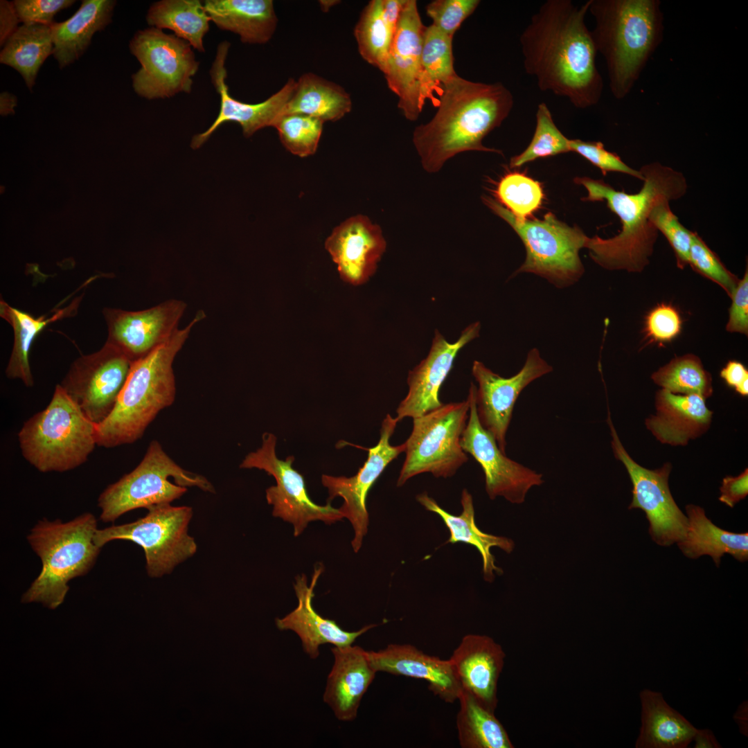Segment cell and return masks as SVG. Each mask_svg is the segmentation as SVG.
I'll list each match as a JSON object with an SVG mask.
<instances>
[{"instance_id": "1", "label": "cell", "mask_w": 748, "mask_h": 748, "mask_svg": "<svg viewBox=\"0 0 748 748\" xmlns=\"http://www.w3.org/2000/svg\"><path fill=\"white\" fill-rule=\"evenodd\" d=\"M589 0H547L519 36L523 66L542 91L567 98L577 109L597 105L603 80L597 50L587 26Z\"/></svg>"}, {"instance_id": "2", "label": "cell", "mask_w": 748, "mask_h": 748, "mask_svg": "<svg viewBox=\"0 0 748 748\" xmlns=\"http://www.w3.org/2000/svg\"><path fill=\"white\" fill-rule=\"evenodd\" d=\"M643 184L636 193L615 190L603 180L576 177L587 195L584 201H605L607 206L621 222L615 236L587 237L585 248L591 259L607 270L641 272L650 262L658 231L650 221L652 208L660 201L676 200L686 193V177L679 171L659 162L643 165L640 169Z\"/></svg>"}, {"instance_id": "3", "label": "cell", "mask_w": 748, "mask_h": 748, "mask_svg": "<svg viewBox=\"0 0 748 748\" xmlns=\"http://www.w3.org/2000/svg\"><path fill=\"white\" fill-rule=\"evenodd\" d=\"M443 86L435 115L413 133L422 168L438 172L449 159L467 151L501 154L483 145V141L510 114L514 105L511 91L501 82H473L458 75Z\"/></svg>"}, {"instance_id": "4", "label": "cell", "mask_w": 748, "mask_h": 748, "mask_svg": "<svg viewBox=\"0 0 748 748\" xmlns=\"http://www.w3.org/2000/svg\"><path fill=\"white\" fill-rule=\"evenodd\" d=\"M658 0H589L591 30L606 64L611 93L625 98L663 39L664 18Z\"/></svg>"}, {"instance_id": "5", "label": "cell", "mask_w": 748, "mask_h": 748, "mask_svg": "<svg viewBox=\"0 0 748 748\" xmlns=\"http://www.w3.org/2000/svg\"><path fill=\"white\" fill-rule=\"evenodd\" d=\"M206 314L199 310L190 322L164 344L133 362L111 413L96 425L98 446L112 448L140 439L150 424L176 395L174 359L195 325Z\"/></svg>"}, {"instance_id": "6", "label": "cell", "mask_w": 748, "mask_h": 748, "mask_svg": "<svg viewBox=\"0 0 748 748\" xmlns=\"http://www.w3.org/2000/svg\"><path fill=\"white\" fill-rule=\"evenodd\" d=\"M98 529L97 519L91 513L66 522L39 521L27 540L40 558L42 569L21 602L39 603L51 609L60 606L69 589L68 582L87 574L96 562L101 549L94 542Z\"/></svg>"}, {"instance_id": "7", "label": "cell", "mask_w": 748, "mask_h": 748, "mask_svg": "<svg viewBox=\"0 0 748 748\" xmlns=\"http://www.w3.org/2000/svg\"><path fill=\"white\" fill-rule=\"evenodd\" d=\"M96 425L58 384L47 407L18 432L24 458L41 472H63L85 463L97 445Z\"/></svg>"}, {"instance_id": "8", "label": "cell", "mask_w": 748, "mask_h": 748, "mask_svg": "<svg viewBox=\"0 0 748 748\" xmlns=\"http://www.w3.org/2000/svg\"><path fill=\"white\" fill-rule=\"evenodd\" d=\"M482 200L513 228L525 247V260L513 276L533 274L559 289L580 279L585 268L579 252L588 237L582 229L559 220L551 212L542 219L520 218L490 196L483 195Z\"/></svg>"}, {"instance_id": "9", "label": "cell", "mask_w": 748, "mask_h": 748, "mask_svg": "<svg viewBox=\"0 0 748 748\" xmlns=\"http://www.w3.org/2000/svg\"><path fill=\"white\" fill-rule=\"evenodd\" d=\"M193 486L215 492L206 477L183 469L154 440L139 464L100 495V519L112 522L134 509L170 504L184 495L187 487Z\"/></svg>"}, {"instance_id": "10", "label": "cell", "mask_w": 748, "mask_h": 748, "mask_svg": "<svg viewBox=\"0 0 748 748\" xmlns=\"http://www.w3.org/2000/svg\"><path fill=\"white\" fill-rule=\"evenodd\" d=\"M470 411V401L443 404L413 418V429L405 444V459L397 486L428 472L436 478L452 477L468 460L460 440Z\"/></svg>"}, {"instance_id": "11", "label": "cell", "mask_w": 748, "mask_h": 748, "mask_svg": "<svg viewBox=\"0 0 748 748\" xmlns=\"http://www.w3.org/2000/svg\"><path fill=\"white\" fill-rule=\"evenodd\" d=\"M148 510L143 517L134 522L98 529L94 542L100 548L116 540L138 544L144 551L148 576L159 578L197 551L194 538L188 534L193 509L161 504Z\"/></svg>"}, {"instance_id": "12", "label": "cell", "mask_w": 748, "mask_h": 748, "mask_svg": "<svg viewBox=\"0 0 748 748\" xmlns=\"http://www.w3.org/2000/svg\"><path fill=\"white\" fill-rule=\"evenodd\" d=\"M130 50L141 66L132 76L139 96L152 100L191 91L199 62L186 41L152 27L135 33Z\"/></svg>"}, {"instance_id": "13", "label": "cell", "mask_w": 748, "mask_h": 748, "mask_svg": "<svg viewBox=\"0 0 748 748\" xmlns=\"http://www.w3.org/2000/svg\"><path fill=\"white\" fill-rule=\"evenodd\" d=\"M262 445L249 453L240 465L241 468H258L273 476L276 486L266 490L267 503L273 506L272 515L293 525L294 535L299 536L309 522L320 520L332 524L344 518L339 508L330 503L320 506L309 497L304 478L292 467L293 456L285 460L276 454L277 438L274 434L265 432Z\"/></svg>"}, {"instance_id": "14", "label": "cell", "mask_w": 748, "mask_h": 748, "mask_svg": "<svg viewBox=\"0 0 748 748\" xmlns=\"http://www.w3.org/2000/svg\"><path fill=\"white\" fill-rule=\"evenodd\" d=\"M607 422L614 456L623 463L633 486L632 501L628 509L639 508L645 513L650 524L649 533L657 544L668 546L682 541L686 534L688 519L675 503L668 486L671 465L666 463L654 470L642 467L622 445L609 410Z\"/></svg>"}, {"instance_id": "15", "label": "cell", "mask_w": 748, "mask_h": 748, "mask_svg": "<svg viewBox=\"0 0 748 748\" xmlns=\"http://www.w3.org/2000/svg\"><path fill=\"white\" fill-rule=\"evenodd\" d=\"M132 364L105 342L98 351L75 359L59 384L91 422L99 424L115 407Z\"/></svg>"}, {"instance_id": "16", "label": "cell", "mask_w": 748, "mask_h": 748, "mask_svg": "<svg viewBox=\"0 0 748 748\" xmlns=\"http://www.w3.org/2000/svg\"><path fill=\"white\" fill-rule=\"evenodd\" d=\"M476 389L475 384L471 382L467 396L470 413L461 437V446L481 465L490 499L501 496L510 503L522 504L532 487L544 482L542 475L509 458L500 450L493 436L479 422Z\"/></svg>"}, {"instance_id": "17", "label": "cell", "mask_w": 748, "mask_h": 748, "mask_svg": "<svg viewBox=\"0 0 748 748\" xmlns=\"http://www.w3.org/2000/svg\"><path fill=\"white\" fill-rule=\"evenodd\" d=\"M552 371L553 367L536 348L528 351L523 367L510 377H503L482 362L474 361L472 373L478 383L475 393L477 416L503 453L506 454V434L519 394L532 382Z\"/></svg>"}, {"instance_id": "18", "label": "cell", "mask_w": 748, "mask_h": 748, "mask_svg": "<svg viewBox=\"0 0 748 748\" xmlns=\"http://www.w3.org/2000/svg\"><path fill=\"white\" fill-rule=\"evenodd\" d=\"M398 420L388 413L382 422L380 436L377 444L371 448H364L368 453L367 460L353 477L321 476V483L328 488V502L336 497H341L343 504L339 508L344 518L350 522L354 530L351 542L354 552L357 553L362 545L369 524L366 499L368 491L386 467L398 456L404 452V443L391 445L390 438L394 433Z\"/></svg>"}, {"instance_id": "19", "label": "cell", "mask_w": 748, "mask_h": 748, "mask_svg": "<svg viewBox=\"0 0 748 748\" xmlns=\"http://www.w3.org/2000/svg\"><path fill=\"white\" fill-rule=\"evenodd\" d=\"M186 306L181 300L169 299L139 311L105 308L102 312L107 328L106 342L134 362L166 342L177 332Z\"/></svg>"}, {"instance_id": "20", "label": "cell", "mask_w": 748, "mask_h": 748, "mask_svg": "<svg viewBox=\"0 0 748 748\" xmlns=\"http://www.w3.org/2000/svg\"><path fill=\"white\" fill-rule=\"evenodd\" d=\"M425 26L417 1L407 0L402 10L384 73L398 97V108L411 121L417 120L425 102L421 96V51Z\"/></svg>"}, {"instance_id": "21", "label": "cell", "mask_w": 748, "mask_h": 748, "mask_svg": "<svg viewBox=\"0 0 748 748\" xmlns=\"http://www.w3.org/2000/svg\"><path fill=\"white\" fill-rule=\"evenodd\" d=\"M480 329L479 321L472 323L453 343L448 342L438 331L435 332L427 357L408 373L409 390L396 409L398 422L405 418L422 416L443 404L439 398L440 389L460 350L479 337Z\"/></svg>"}, {"instance_id": "22", "label": "cell", "mask_w": 748, "mask_h": 748, "mask_svg": "<svg viewBox=\"0 0 748 748\" xmlns=\"http://www.w3.org/2000/svg\"><path fill=\"white\" fill-rule=\"evenodd\" d=\"M229 46L226 41L220 44L210 71L212 83L220 96V112L208 130L193 136L191 142L193 149L203 145L224 123H238L247 137L265 127H273L283 115L286 105L294 90L296 81L290 79L283 88L264 102L250 104L233 98L229 94L226 83L227 73L225 62Z\"/></svg>"}, {"instance_id": "23", "label": "cell", "mask_w": 748, "mask_h": 748, "mask_svg": "<svg viewBox=\"0 0 748 748\" xmlns=\"http://www.w3.org/2000/svg\"><path fill=\"white\" fill-rule=\"evenodd\" d=\"M325 247L341 280L357 286L374 274L386 242L380 226L358 214L337 226L327 238Z\"/></svg>"}, {"instance_id": "24", "label": "cell", "mask_w": 748, "mask_h": 748, "mask_svg": "<svg viewBox=\"0 0 748 748\" xmlns=\"http://www.w3.org/2000/svg\"><path fill=\"white\" fill-rule=\"evenodd\" d=\"M506 654L499 644L486 635H465L449 659L461 689L483 707L495 713L497 684Z\"/></svg>"}, {"instance_id": "25", "label": "cell", "mask_w": 748, "mask_h": 748, "mask_svg": "<svg viewBox=\"0 0 748 748\" xmlns=\"http://www.w3.org/2000/svg\"><path fill=\"white\" fill-rule=\"evenodd\" d=\"M323 571V565L314 567L310 585L304 573L296 576L294 588L298 605L283 618H276V625L279 630H292L299 636L304 651L312 659L319 656V647L321 645L331 643L338 647L350 645L357 637L377 626L376 624H371L356 632H347L342 630L335 621L322 617L314 609V589Z\"/></svg>"}, {"instance_id": "26", "label": "cell", "mask_w": 748, "mask_h": 748, "mask_svg": "<svg viewBox=\"0 0 748 748\" xmlns=\"http://www.w3.org/2000/svg\"><path fill=\"white\" fill-rule=\"evenodd\" d=\"M367 654L376 672L424 679L429 689L444 702L458 700L461 686L449 659L429 655L411 644H389Z\"/></svg>"}, {"instance_id": "27", "label": "cell", "mask_w": 748, "mask_h": 748, "mask_svg": "<svg viewBox=\"0 0 748 748\" xmlns=\"http://www.w3.org/2000/svg\"><path fill=\"white\" fill-rule=\"evenodd\" d=\"M331 650L335 663L328 677L323 700L337 719L350 721L357 717L362 698L377 672L367 651L359 646H335Z\"/></svg>"}, {"instance_id": "28", "label": "cell", "mask_w": 748, "mask_h": 748, "mask_svg": "<svg viewBox=\"0 0 748 748\" xmlns=\"http://www.w3.org/2000/svg\"><path fill=\"white\" fill-rule=\"evenodd\" d=\"M697 394H674L666 389L656 393V414L645 420L646 427L662 443L686 445L706 432L713 411Z\"/></svg>"}, {"instance_id": "29", "label": "cell", "mask_w": 748, "mask_h": 748, "mask_svg": "<svg viewBox=\"0 0 748 748\" xmlns=\"http://www.w3.org/2000/svg\"><path fill=\"white\" fill-rule=\"evenodd\" d=\"M116 4L114 0H83L71 17L51 25L53 55L60 69L73 64L85 53L94 34L112 22Z\"/></svg>"}, {"instance_id": "30", "label": "cell", "mask_w": 748, "mask_h": 748, "mask_svg": "<svg viewBox=\"0 0 748 748\" xmlns=\"http://www.w3.org/2000/svg\"><path fill=\"white\" fill-rule=\"evenodd\" d=\"M416 500L426 510L436 513L443 520L450 533L447 542H464L477 548L482 558L485 580L491 582L495 573L502 574L501 569L495 565V560L490 549L496 546L510 553L514 549V542L505 537L483 533L477 527L474 519L472 496L467 489H463L461 493V504L463 510L459 515H454L447 512L427 492L418 495Z\"/></svg>"}, {"instance_id": "31", "label": "cell", "mask_w": 748, "mask_h": 748, "mask_svg": "<svg viewBox=\"0 0 748 748\" xmlns=\"http://www.w3.org/2000/svg\"><path fill=\"white\" fill-rule=\"evenodd\" d=\"M641 726L636 748H686L693 741L695 728L673 709L663 695L654 691H641Z\"/></svg>"}, {"instance_id": "32", "label": "cell", "mask_w": 748, "mask_h": 748, "mask_svg": "<svg viewBox=\"0 0 748 748\" xmlns=\"http://www.w3.org/2000/svg\"><path fill=\"white\" fill-rule=\"evenodd\" d=\"M205 10L218 28L237 33L242 42L264 44L277 24L271 0H206Z\"/></svg>"}, {"instance_id": "33", "label": "cell", "mask_w": 748, "mask_h": 748, "mask_svg": "<svg viewBox=\"0 0 748 748\" xmlns=\"http://www.w3.org/2000/svg\"><path fill=\"white\" fill-rule=\"evenodd\" d=\"M406 0H372L354 29L359 53L368 64L386 71L397 25Z\"/></svg>"}, {"instance_id": "34", "label": "cell", "mask_w": 748, "mask_h": 748, "mask_svg": "<svg viewBox=\"0 0 748 748\" xmlns=\"http://www.w3.org/2000/svg\"><path fill=\"white\" fill-rule=\"evenodd\" d=\"M688 528L685 537L677 544L684 555L696 559L707 555L718 567L726 553L740 562L748 560V533L729 532L715 526L700 506H686Z\"/></svg>"}, {"instance_id": "35", "label": "cell", "mask_w": 748, "mask_h": 748, "mask_svg": "<svg viewBox=\"0 0 748 748\" xmlns=\"http://www.w3.org/2000/svg\"><path fill=\"white\" fill-rule=\"evenodd\" d=\"M78 306V303L75 301L65 308L53 312L51 317H35L1 300L0 316L11 326L14 334L13 346L6 368L8 378L20 380L27 387L33 386L30 353L34 340L48 324L69 316Z\"/></svg>"}, {"instance_id": "36", "label": "cell", "mask_w": 748, "mask_h": 748, "mask_svg": "<svg viewBox=\"0 0 748 748\" xmlns=\"http://www.w3.org/2000/svg\"><path fill=\"white\" fill-rule=\"evenodd\" d=\"M350 95L340 86L315 74L305 73L296 82L283 115L302 114L323 122L339 120L350 112Z\"/></svg>"}, {"instance_id": "37", "label": "cell", "mask_w": 748, "mask_h": 748, "mask_svg": "<svg viewBox=\"0 0 748 748\" xmlns=\"http://www.w3.org/2000/svg\"><path fill=\"white\" fill-rule=\"evenodd\" d=\"M53 51L51 26L26 23L3 45L0 62L16 70L32 91L40 67Z\"/></svg>"}, {"instance_id": "38", "label": "cell", "mask_w": 748, "mask_h": 748, "mask_svg": "<svg viewBox=\"0 0 748 748\" xmlns=\"http://www.w3.org/2000/svg\"><path fill=\"white\" fill-rule=\"evenodd\" d=\"M148 24L156 28L170 29L199 52L204 51L203 39L209 30L211 18L199 0H162L151 5Z\"/></svg>"}, {"instance_id": "39", "label": "cell", "mask_w": 748, "mask_h": 748, "mask_svg": "<svg viewBox=\"0 0 748 748\" xmlns=\"http://www.w3.org/2000/svg\"><path fill=\"white\" fill-rule=\"evenodd\" d=\"M456 727L462 748H513L507 731L495 713L483 707L461 689Z\"/></svg>"}, {"instance_id": "40", "label": "cell", "mask_w": 748, "mask_h": 748, "mask_svg": "<svg viewBox=\"0 0 748 748\" xmlns=\"http://www.w3.org/2000/svg\"><path fill=\"white\" fill-rule=\"evenodd\" d=\"M451 37L433 24L425 27L421 51V96L422 100L431 96L436 86L443 84L457 73L454 68Z\"/></svg>"}, {"instance_id": "41", "label": "cell", "mask_w": 748, "mask_h": 748, "mask_svg": "<svg viewBox=\"0 0 748 748\" xmlns=\"http://www.w3.org/2000/svg\"><path fill=\"white\" fill-rule=\"evenodd\" d=\"M657 385L674 394H697L704 399L713 394L712 378L700 359L687 354L673 359L651 375Z\"/></svg>"}, {"instance_id": "42", "label": "cell", "mask_w": 748, "mask_h": 748, "mask_svg": "<svg viewBox=\"0 0 748 748\" xmlns=\"http://www.w3.org/2000/svg\"><path fill=\"white\" fill-rule=\"evenodd\" d=\"M569 140L558 128L548 105L540 103L536 111V127L526 148L510 159V166L519 168L537 159L571 152Z\"/></svg>"}, {"instance_id": "43", "label": "cell", "mask_w": 748, "mask_h": 748, "mask_svg": "<svg viewBox=\"0 0 748 748\" xmlns=\"http://www.w3.org/2000/svg\"><path fill=\"white\" fill-rule=\"evenodd\" d=\"M495 195L501 204L520 218H527L537 210L544 198L540 182L517 172L501 179Z\"/></svg>"}, {"instance_id": "44", "label": "cell", "mask_w": 748, "mask_h": 748, "mask_svg": "<svg viewBox=\"0 0 748 748\" xmlns=\"http://www.w3.org/2000/svg\"><path fill=\"white\" fill-rule=\"evenodd\" d=\"M323 121L306 115L280 116L274 127L281 143L292 154L305 157L314 154L321 136Z\"/></svg>"}, {"instance_id": "45", "label": "cell", "mask_w": 748, "mask_h": 748, "mask_svg": "<svg viewBox=\"0 0 748 748\" xmlns=\"http://www.w3.org/2000/svg\"><path fill=\"white\" fill-rule=\"evenodd\" d=\"M669 202L664 199L658 202L651 210L650 221L669 242L675 253L677 267L684 269L688 265L693 231L681 224L671 211Z\"/></svg>"}, {"instance_id": "46", "label": "cell", "mask_w": 748, "mask_h": 748, "mask_svg": "<svg viewBox=\"0 0 748 748\" xmlns=\"http://www.w3.org/2000/svg\"><path fill=\"white\" fill-rule=\"evenodd\" d=\"M688 265L700 275L720 286L731 298L740 279L721 262L697 232L693 231Z\"/></svg>"}, {"instance_id": "47", "label": "cell", "mask_w": 748, "mask_h": 748, "mask_svg": "<svg viewBox=\"0 0 748 748\" xmlns=\"http://www.w3.org/2000/svg\"><path fill=\"white\" fill-rule=\"evenodd\" d=\"M479 3V0H435L427 4L426 13L433 20V25L454 37L462 23L475 11Z\"/></svg>"}, {"instance_id": "48", "label": "cell", "mask_w": 748, "mask_h": 748, "mask_svg": "<svg viewBox=\"0 0 748 748\" xmlns=\"http://www.w3.org/2000/svg\"><path fill=\"white\" fill-rule=\"evenodd\" d=\"M571 152H574L598 168L603 175L608 172H617L627 174L641 181L643 176L639 170H635L625 163L614 152L607 150L600 141H585L580 139H570Z\"/></svg>"}, {"instance_id": "49", "label": "cell", "mask_w": 748, "mask_h": 748, "mask_svg": "<svg viewBox=\"0 0 748 748\" xmlns=\"http://www.w3.org/2000/svg\"><path fill=\"white\" fill-rule=\"evenodd\" d=\"M681 328L680 315L670 305H658L646 317V336L654 341H670L680 333Z\"/></svg>"}, {"instance_id": "50", "label": "cell", "mask_w": 748, "mask_h": 748, "mask_svg": "<svg viewBox=\"0 0 748 748\" xmlns=\"http://www.w3.org/2000/svg\"><path fill=\"white\" fill-rule=\"evenodd\" d=\"M74 0H15L20 22L51 26L56 14L71 7Z\"/></svg>"}, {"instance_id": "51", "label": "cell", "mask_w": 748, "mask_h": 748, "mask_svg": "<svg viewBox=\"0 0 748 748\" xmlns=\"http://www.w3.org/2000/svg\"><path fill=\"white\" fill-rule=\"evenodd\" d=\"M731 305L729 310V319L726 329L729 332L748 333V270L747 267L742 279L731 297Z\"/></svg>"}, {"instance_id": "52", "label": "cell", "mask_w": 748, "mask_h": 748, "mask_svg": "<svg viewBox=\"0 0 748 748\" xmlns=\"http://www.w3.org/2000/svg\"><path fill=\"white\" fill-rule=\"evenodd\" d=\"M719 500L733 508L748 494V470L737 477L727 476L722 479Z\"/></svg>"}, {"instance_id": "53", "label": "cell", "mask_w": 748, "mask_h": 748, "mask_svg": "<svg viewBox=\"0 0 748 748\" xmlns=\"http://www.w3.org/2000/svg\"><path fill=\"white\" fill-rule=\"evenodd\" d=\"M20 22L13 1H0V45L3 46L7 40L19 28Z\"/></svg>"}, {"instance_id": "54", "label": "cell", "mask_w": 748, "mask_h": 748, "mask_svg": "<svg viewBox=\"0 0 748 748\" xmlns=\"http://www.w3.org/2000/svg\"><path fill=\"white\" fill-rule=\"evenodd\" d=\"M720 375L729 386L735 389L748 380L747 369L741 362L735 360L729 361Z\"/></svg>"}, {"instance_id": "55", "label": "cell", "mask_w": 748, "mask_h": 748, "mask_svg": "<svg viewBox=\"0 0 748 748\" xmlns=\"http://www.w3.org/2000/svg\"><path fill=\"white\" fill-rule=\"evenodd\" d=\"M693 740L695 741V748L722 747L712 731L709 729H697Z\"/></svg>"}, {"instance_id": "56", "label": "cell", "mask_w": 748, "mask_h": 748, "mask_svg": "<svg viewBox=\"0 0 748 748\" xmlns=\"http://www.w3.org/2000/svg\"><path fill=\"white\" fill-rule=\"evenodd\" d=\"M17 105V98L14 94L3 91L0 94V114L6 116L15 113V109Z\"/></svg>"}, {"instance_id": "57", "label": "cell", "mask_w": 748, "mask_h": 748, "mask_svg": "<svg viewBox=\"0 0 748 748\" xmlns=\"http://www.w3.org/2000/svg\"><path fill=\"white\" fill-rule=\"evenodd\" d=\"M746 708L747 706L745 707V706H741L739 709L740 711H737V713L735 716V718H738L739 720L738 722L740 723V727L742 725L744 728L745 727V712L747 711V710L745 711Z\"/></svg>"}, {"instance_id": "58", "label": "cell", "mask_w": 748, "mask_h": 748, "mask_svg": "<svg viewBox=\"0 0 748 748\" xmlns=\"http://www.w3.org/2000/svg\"><path fill=\"white\" fill-rule=\"evenodd\" d=\"M337 2V1H321L320 4L321 5V8H325V11H327L328 9L332 7L334 4H336Z\"/></svg>"}]
</instances>
